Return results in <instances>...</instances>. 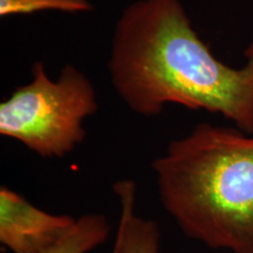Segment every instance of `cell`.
<instances>
[{
    "label": "cell",
    "mask_w": 253,
    "mask_h": 253,
    "mask_svg": "<svg viewBox=\"0 0 253 253\" xmlns=\"http://www.w3.org/2000/svg\"><path fill=\"white\" fill-rule=\"evenodd\" d=\"M242 67L218 60L181 0H136L114 28L108 69L114 89L135 114L167 104L218 114L253 134V41Z\"/></svg>",
    "instance_id": "obj_1"
},
{
    "label": "cell",
    "mask_w": 253,
    "mask_h": 253,
    "mask_svg": "<svg viewBox=\"0 0 253 253\" xmlns=\"http://www.w3.org/2000/svg\"><path fill=\"white\" fill-rule=\"evenodd\" d=\"M252 135L201 123L153 162L164 210L186 237L253 253Z\"/></svg>",
    "instance_id": "obj_2"
},
{
    "label": "cell",
    "mask_w": 253,
    "mask_h": 253,
    "mask_svg": "<svg viewBox=\"0 0 253 253\" xmlns=\"http://www.w3.org/2000/svg\"><path fill=\"white\" fill-rule=\"evenodd\" d=\"M89 79L75 66H63L52 80L43 62L32 66V80L0 103V134L43 158H61L86 138L84 120L97 112Z\"/></svg>",
    "instance_id": "obj_3"
},
{
    "label": "cell",
    "mask_w": 253,
    "mask_h": 253,
    "mask_svg": "<svg viewBox=\"0 0 253 253\" xmlns=\"http://www.w3.org/2000/svg\"><path fill=\"white\" fill-rule=\"evenodd\" d=\"M77 219L46 212L8 186L0 188V243L13 253H46L71 232Z\"/></svg>",
    "instance_id": "obj_4"
},
{
    "label": "cell",
    "mask_w": 253,
    "mask_h": 253,
    "mask_svg": "<svg viewBox=\"0 0 253 253\" xmlns=\"http://www.w3.org/2000/svg\"><path fill=\"white\" fill-rule=\"evenodd\" d=\"M121 207L115 240L120 253H160L161 233L154 220L136 213L137 185L132 179H121L113 186Z\"/></svg>",
    "instance_id": "obj_5"
},
{
    "label": "cell",
    "mask_w": 253,
    "mask_h": 253,
    "mask_svg": "<svg viewBox=\"0 0 253 253\" xmlns=\"http://www.w3.org/2000/svg\"><path fill=\"white\" fill-rule=\"evenodd\" d=\"M109 235L110 225L103 214H84L71 232L46 253H89L102 245Z\"/></svg>",
    "instance_id": "obj_6"
},
{
    "label": "cell",
    "mask_w": 253,
    "mask_h": 253,
    "mask_svg": "<svg viewBox=\"0 0 253 253\" xmlns=\"http://www.w3.org/2000/svg\"><path fill=\"white\" fill-rule=\"evenodd\" d=\"M93 9L89 0H0V15L31 14L39 11H60L82 13Z\"/></svg>",
    "instance_id": "obj_7"
},
{
    "label": "cell",
    "mask_w": 253,
    "mask_h": 253,
    "mask_svg": "<svg viewBox=\"0 0 253 253\" xmlns=\"http://www.w3.org/2000/svg\"><path fill=\"white\" fill-rule=\"evenodd\" d=\"M112 253H120V246H119V243L116 242V240H114V245H113Z\"/></svg>",
    "instance_id": "obj_8"
}]
</instances>
